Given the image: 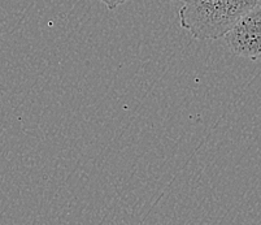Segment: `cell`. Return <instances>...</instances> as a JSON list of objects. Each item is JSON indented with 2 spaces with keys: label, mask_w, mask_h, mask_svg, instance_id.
Segmentation results:
<instances>
[{
  "label": "cell",
  "mask_w": 261,
  "mask_h": 225,
  "mask_svg": "<svg viewBox=\"0 0 261 225\" xmlns=\"http://www.w3.org/2000/svg\"><path fill=\"white\" fill-rule=\"evenodd\" d=\"M230 51L246 59L261 58V7L256 4L225 35Z\"/></svg>",
  "instance_id": "obj_2"
},
{
  "label": "cell",
  "mask_w": 261,
  "mask_h": 225,
  "mask_svg": "<svg viewBox=\"0 0 261 225\" xmlns=\"http://www.w3.org/2000/svg\"><path fill=\"white\" fill-rule=\"evenodd\" d=\"M256 3H257V6L261 7V0H256Z\"/></svg>",
  "instance_id": "obj_4"
},
{
  "label": "cell",
  "mask_w": 261,
  "mask_h": 225,
  "mask_svg": "<svg viewBox=\"0 0 261 225\" xmlns=\"http://www.w3.org/2000/svg\"><path fill=\"white\" fill-rule=\"evenodd\" d=\"M181 2H185V3H187V2H189V0H181Z\"/></svg>",
  "instance_id": "obj_5"
},
{
  "label": "cell",
  "mask_w": 261,
  "mask_h": 225,
  "mask_svg": "<svg viewBox=\"0 0 261 225\" xmlns=\"http://www.w3.org/2000/svg\"><path fill=\"white\" fill-rule=\"evenodd\" d=\"M256 4V0H189L179 9V23L196 39H218Z\"/></svg>",
  "instance_id": "obj_1"
},
{
  "label": "cell",
  "mask_w": 261,
  "mask_h": 225,
  "mask_svg": "<svg viewBox=\"0 0 261 225\" xmlns=\"http://www.w3.org/2000/svg\"><path fill=\"white\" fill-rule=\"evenodd\" d=\"M103 4H106L109 9H116L117 7H120L121 4L126 3L127 0H99Z\"/></svg>",
  "instance_id": "obj_3"
}]
</instances>
